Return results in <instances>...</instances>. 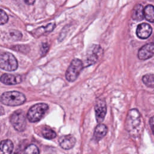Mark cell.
Listing matches in <instances>:
<instances>
[{
  "instance_id": "e0dca14e",
  "label": "cell",
  "mask_w": 154,
  "mask_h": 154,
  "mask_svg": "<svg viewBox=\"0 0 154 154\" xmlns=\"http://www.w3.org/2000/svg\"><path fill=\"white\" fill-rule=\"evenodd\" d=\"M144 15L146 20L154 22V7L152 5H147L144 9Z\"/></svg>"
},
{
  "instance_id": "ba28073f",
  "label": "cell",
  "mask_w": 154,
  "mask_h": 154,
  "mask_svg": "<svg viewBox=\"0 0 154 154\" xmlns=\"http://www.w3.org/2000/svg\"><path fill=\"white\" fill-rule=\"evenodd\" d=\"M96 119L97 123H101L104 120L106 113V105L104 100H98L94 106Z\"/></svg>"
},
{
  "instance_id": "4fadbf2b",
  "label": "cell",
  "mask_w": 154,
  "mask_h": 154,
  "mask_svg": "<svg viewBox=\"0 0 154 154\" xmlns=\"http://www.w3.org/2000/svg\"><path fill=\"white\" fill-rule=\"evenodd\" d=\"M108 128L103 124L98 125L94 129L93 138L96 141H99L103 138L107 133Z\"/></svg>"
},
{
  "instance_id": "3957f363",
  "label": "cell",
  "mask_w": 154,
  "mask_h": 154,
  "mask_svg": "<svg viewBox=\"0 0 154 154\" xmlns=\"http://www.w3.org/2000/svg\"><path fill=\"white\" fill-rule=\"evenodd\" d=\"M48 105L45 103H37L31 106L27 112V119L31 123H34L41 120L47 110Z\"/></svg>"
},
{
  "instance_id": "44dd1931",
  "label": "cell",
  "mask_w": 154,
  "mask_h": 154,
  "mask_svg": "<svg viewBox=\"0 0 154 154\" xmlns=\"http://www.w3.org/2000/svg\"><path fill=\"white\" fill-rule=\"evenodd\" d=\"M8 17L7 14L4 12L3 10H1V25H4L7 22Z\"/></svg>"
},
{
  "instance_id": "ffe728a7",
  "label": "cell",
  "mask_w": 154,
  "mask_h": 154,
  "mask_svg": "<svg viewBox=\"0 0 154 154\" xmlns=\"http://www.w3.org/2000/svg\"><path fill=\"white\" fill-rule=\"evenodd\" d=\"M10 35L11 38H12L14 40H20L22 36L21 32L18 31H16V30H13V31H10Z\"/></svg>"
},
{
  "instance_id": "d6986e66",
  "label": "cell",
  "mask_w": 154,
  "mask_h": 154,
  "mask_svg": "<svg viewBox=\"0 0 154 154\" xmlns=\"http://www.w3.org/2000/svg\"><path fill=\"white\" fill-rule=\"evenodd\" d=\"M23 152L25 153L37 154L39 153V150H38V147L35 144H30L25 148Z\"/></svg>"
},
{
  "instance_id": "6da1fadb",
  "label": "cell",
  "mask_w": 154,
  "mask_h": 154,
  "mask_svg": "<svg viewBox=\"0 0 154 154\" xmlns=\"http://www.w3.org/2000/svg\"><path fill=\"white\" fill-rule=\"evenodd\" d=\"M142 118L137 109L129 111L125 122V128L127 131L134 137H137L140 134L143 129Z\"/></svg>"
},
{
  "instance_id": "7c38bea8",
  "label": "cell",
  "mask_w": 154,
  "mask_h": 154,
  "mask_svg": "<svg viewBox=\"0 0 154 154\" xmlns=\"http://www.w3.org/2000/svg\"><path fill=\"white\" fill-rule=\"evenodd\" d=\"M1 81L5 85H16L22 82V77L20 75L4 73L1 77Z\"/></svg>"
},
{
  "instance_id": "30bf717a",
  "label": "cell",
  "mask_w": 154,
  "mask_h": 154,
  "mask_svg": "<svg viewBox=\"0 0 154 154\" xmlns=\"http://www.w3.org/2000/svg\"><path fill=\"white\" fill-rule=\"evenodd\" d=\"M58 142L61 148L64 150H70L75 146L76 139L72 135H63L59 138Z\"/></svg>"
},
{
  "instance_id": "ac0fdd59",
  "label": "cell",
  "mask_w": 154,
  "mask_h": 154,
  "mask_svg": "<svg viewBox=\"0 0 154 154\" xmlns=\"http://www.w3.org/2000/svg\"><path fill=\"white\" fill-rule=\"evenodd\" d=\"M143 83L149 87H154V75L147 74L143 76L142 78Z\"/></svg>"
},
{
  "instance_id": "5b68a950",
  "label": "cell",
  "mask_w": 154,
  "mask_h": 154,
  "mask_svg": "<svg viewBox=\"0 0 154 154\" xmlns=\"http://www.w3.org/2000/svg\"><path fill=\"white\" fill-rule=\"evenodd\" d=\"M10 121L13 128L17 131L22 132L26 128V117L24 112L21 109L14 112L10 118Z\"/></svg>"
},
{
  "instance_id": "8fae6325",
  "label": "cell",
  "mask_w": 154,
  "mask_h": 154,
  "mask_svg": "<svg viewBox=\"0 0 154 154\" xmlns=\"http://www.w3.org/2000/svg\"><path fill=\"white\" fill-rule=\"evenodd\" d=\"M152 28L150 25L146 23H142L138 25L136 30L137 35L141 39L148 38L152 34Z\"/></svg>"
},
{
  "instance_id": "277c9868",
  "label": "cell",
  "mask_w": 154,
  "mask_h": 154,
  "mask_svg": "<svg viewBox=\"0 0 154 154\" xmlns=\"http://www.w3.org/2000/svg\"><path fill=\"white\" fill-rule=\"evenodd\" d=\"M0 67L6 71H14L18 67L17 61L12 54L2 53L0 56Z\"/></svg>"
},
{
  "instance_id": "9c48e42d",
  "label": "cell",
  "mask_w": 154,
  "mask_h": 154,
  "mask_svg": "<svg viewBox=\"0 0 154 154\" xmlns=\"http://www.w3.org/2000/svg\"><path fill=\"white\" fill-rule=\"evenodd\" d=\"M154 55V43H147L142 46L138 51V57L140 60H145Z\"/></svg>"
},
{
  "instance_id": "5bb4252c",
  "label": "cell",
  "mask_w": 154,
  "mask_h": 154,
  "mask_svg": "<svg viewBox=\"0 0 154 154\" xmlns=\"http://www.w3.org/2000/svg\"><path fill=\"white\" fill-rule=\"evenodd\" d=\"M144 15V8L142 5L137 4L134 7L132 11V18L137 21H140L143 19Z\"/></svg>"
},
{
  "instance_id": "7402d4cb",
  "label": "cell",
  "mask_w": 154,
  "mask_h": 154,
  "mask_svg": "<svg viewBox=\"0 0 154 154\" xmlns=\"http://www.w3.org/2000/svg\"><path fill=\"white\" fill-rule=\"evenodd\" d=\"M48 50H49V46L47 44V43H43L42 44V46H41V49H40L42 55H45Z\"/></svg>"
},
{
  "instance_id": "52a82bcc",
  "label": "cell",
  "mask_w": 154,
  "mask_h": 154,
  "mask_svg": "<svg viewBox=\"0 0 154 154\" xmlns=\"http://www.w3.org/2000/svg\"><path fill=\"white\" fill-rule=\"evenodd\" d=\"M102 54V48L97 45H93L87 52L86 63L88 66L95 63L101 56Z\"/></svg>"
},
{
  "instance_id": "8992f818",
  "label": "cell",
  "mask_w": 154,
  "mask_h": 154,
  "mask_svg": "<svg viewBox=\"0 0 154 154\" xmlns=\"http://www.w3.org/2000/svg\"><path fill=\"white\" fill-rule=\"evenodd\" d=\"M83 69L82 61L77 58L73 60L66 72V78L69 82H73L76 79Z\"/></svg>"
},
{
  "instance_id": "603a6c76",
  "label": "cell",
  "mask_w": 154,
  "mask_h": 154,
  "mask_svg": "<svg viewBox=\"0 0 154 154\" xmlns=\"http://www.w3.org/2000/svg\"><path fill=\"white\" fill-rule=\"evenodd\" d=\"M149 123H150V125L152 131L153 132V134H154V116H153L150 118Z\"/></svg>"
},
{
  "instance_id": "2e32d148",
  "label": "cell",
  "mask_w": 154,
  "mask_h": 154,
  "mask_svg": "<svg viewBox=\"0 0 154 154\" xmlns=\"http://www.w3.org/2000/svg\"><path fill=\"white\" fill-rule=\"evenodd\" d=\"M42 134L43 137L48 140H52L56 137L55 132L48 126H45L42 129Z\"/></svg>"
},
{
  "instance_id": "9a60e30c",
  "label": "cell",
  "mask_w": 154,
  "mask_h": 154,
  "mask_svg": "<svg viewBox=\"0 0 154 154\" xmlns=\"http://www.w3.org/2000/svg\"><path fill=\"white\" fill-rule=\"evenodd\" d=\"M13 150V142L10 140H2L1 143V153L3 154H10Z\"/></svg>"
},
{
  "instance_id": "7a4b0ae2",
  "label": "cell",
  "mask_w": 154,
  "mask_h": 154,
  "mask_svg": "<svg viewBox=\"0 0 154 154\" xmlns=\"http://www.w3.org/2000/svg\"><path fill=\"white\" fill-rule=\"evenodd\" d=\"M25 100V96L17 91H7L2 93L1 96V103L7 106H18L23 104Z\"/></svg>"
},
{
  "instance_id": "cb8c5ba5",
  "label": "cell",
  "mask_w": 154,
  "mask_h": 154,
  "mask_svg": "<svg viewBox=\"0 0 154 154\" xmlns=\"http://www.w3.org/2000/svg\"><path fill=\"white\" fill-rule=\"evenodd\" d=\"M24 2L28 5H32L35 2V0H23Z\"/></svg>"
}]
</instances>
